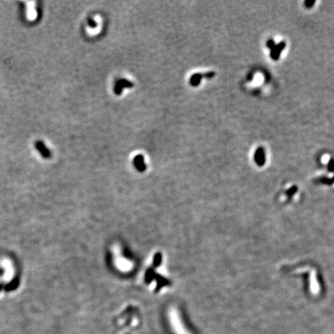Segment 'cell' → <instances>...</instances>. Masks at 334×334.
<instances>
[{
    "label": "cell",
    "mask_w": 334,
    "mask_h": 334,
    "mask_svg": "<svg viewBox=\"0 0 334 334\" xmlns=\"http://www.w3.org/2000/svg\"><path fill=\"white\" fill-rule=\"evenodd\" d=\"M134 86V84L132 82H131L130 81L127 80V79H119L115 82V93L116 95H120L122 93L123 89L125 88H132Z\"/></svg>",
    "instance_id": "cell-1"
},
{
    "label": "cell",
    "mask_w": 334,
    "mask_h": 334,
    "mask_svg": "<svg viewBox=\"0 0 334 334\" xmlns=\"http://www.w3.org/2000/svg\"><path fill=\"white\" fill-rule=\"evenodd\" d=\"M285 47H286V43L285 41H281L278 43V44L275 45L270 52V56L272 57V59H273L274 61H277V60L279 59L280 55L281 53L283 51V50L285 49Z\"/></svg>",
    "instance_id": "cell-2"
},
{
    "label": "cell",
    "mask_w": 334,
    "mask_h": 334,
    "mask_svg": "<svg viewBox=\"0 0 334 334\" xmlns=\"http://www.w3.org/2000/svg\"><path fill=\"white\" fill-rule=\"evenodd\" d=\"M254 161L259 166H262L265 163V155L263 147H258L254 152Z\"/></svg>",
    "instance_id": "cell-3"
},
{
    "label": "cell",
    "mask_w": 334,
    "mask_h": 334,
    "mask_svg": "<svg viewBox=\"0 0 334 334\" xmlns=\"http://www.w3.org/2000/svg\"><path fill=\"white\" fill-rule=\"evenodd\" d=\"M134 165L139 171L143 172L146 169V165L144 162L143 155L139 154L134 158Z\"/></svg>",
    "instance_id": "cell-4"
},
{
    "label": "cell",
    "mask_w": 334,
    "mask_h": 334,
    "mask_svg": "<svg viewBox=\"0 0 334 334\" xmlns=\"http://www.w3.org/2000/svg\"><path fill=\"white\" fill-rule=\"evenodd\" d=\"M203 78V74H200V73H196L194 75H192L189 79V84L190 85H192L193 87H197L199 84H200L201 80Z\"/></svg>",
    "instance_id": "cell-5"
},
{
    "label": "cell",
    "mask_w": 334,
    "mask_h": 334,
    "mask_svg": "<svg viewBox=\"0 0 334 334\" xmlns=\"http://www.w3.org/2000/svg\"><path fill=\"white\" fill-rule=\"evenodd\" d=\"M36 145H37V148L41 152L43 156L46 157V158H48V157L50 156V152L47 149V147L45 146L44 144L42 143V142H37Z\"/></svg>",
    "instance_id": "cell-6"
},
{
    "label": "cell",
    "mask_w": 334,
    "mask_h": 334,
    "mask_svg": "<svg viewBox=\"0 0 334 334\" xmlns=\"http://www.w3.org/2000/svg\"><path fill=\"white\" fill-rule=\"evenodd\" d=\"M161 262H162V255L160 254V253H158V254H155V258H154V265H155V266H158V265L161 263Z\"/></svg>",
    "instance_id": "cell-7"
},
{
    "label": "cell",
    "mask_w": 334,
    "mask_h": 334,
    "mask_svg": "<svg viewBox=\"0 0 334 334\" xmlns=\"http://www.w3.org/2000/svg\"><path fill=\"white\" fill-rule=\"evenodd\" d=\"M215 76V72L214 71H210V72H207L203 74V77H205V78H212Z\"/></svg>",
    "instance_id": "cell-8"
},
{
    "label": "cell",
    "mask_w": 334,
    "mask_h": 334,
    "mask_svg": "<svg viewBox=\"0 0 334 334\" xmlns=\"http://www.w3.org/2000/svg\"><path fill=\"white\" fill-rule=\"evenodd\" d=\"M315 3L316 1H314V0H306V1L305 2V6H306V7L307 8V9H309V8H312Z\"/></svg>",
    "instance_id": "cell-9"
},
{
    "label": "cell",
    "mask_w": 334,
    "mask_h": 334,
    "mask_svg": "<svg viewBox=\"0 0 334 334\" xmlns=\"http://www.w3.org/2000/svg\"><path fill=\"white\" fill-rule=\"evenodd\" d=\"M275 45H276V44H275V40H272V39H270V40H268L267 47L270 50H272V48H273L275 46Z\"/></svg>",
    "instance_id": "cell-10"
},
{
    "label": "cell",
    "mask_w": 334,
    "mask_h": 334,
    "mask_svg": "<svg viewBox=\"0 0 334 334\" xmlns=\"http://www.w3.org/2000/svg\"><path fill=\"white\" fill-rule=\"evenodd\" d=\"M328 169H329V171H330V172L334 171V160L333 159H331V160H330V162H329Z\"/></svg>",
    "instance_id": "cell-11"
},
{
    "label": "cell",
    "mask_w": 334,
    "mask_h": 334,
    "mask_svg": "<svg viewBox=\"0 0 334 334\" xmlns=\"http://www.w3.org/2000/svg\"><path fill=\"white\" fill-rule=\"evenodd\" d=\"M89 25H90V27H96V23L95 22V21H92L91 19H90V20H89Z\"/></svg>",
    "instance_id": "cell-12"
}]
</instances>
